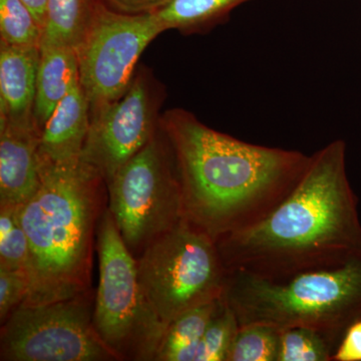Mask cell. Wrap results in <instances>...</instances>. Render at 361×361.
Listing matches in <instances>:
<instances>
[{
    "label": "cell",
    "mask_w": 361,
    "mask_h": 361,
    "mask_svg": "<svg viewBox=\"0 0 361 361\" xmlns=\"http://www.w3.org/2000/svg\"><path fill=\"white\" fill-rule=\"evenodd\" d=\"M160 127L177 161L184 219L215 241L264 219L295 189L311 160L218 132L184 109L161 114Z\"/></svg>",
    "instance_id": "obj_1"
},
{
    "label": "cell",
    "mask_w": 361,
    "mask_h": 361,
    "mask_svg": "<svg viewBox=\"0 0 361 361\" xmlns=\"http://www.w3.org/2000/svg\"><path fill=\"white\" fill-rule=\"evenodd\" d=\"M228 271L284 278L336 267L361 255V222L336 140L311 155L300 182L260 222L216 241Z\"/></svg>",
    "instance_id": "obj_2"
},
{
    "label": "cell",
    "mask_w": 361,
    "mask_h": 361,
    "mask_svg": "<svg viewBox=\"0 0 361 361\" xmlns=\"http://www.w3.org/2000/svg\"><path fill=\"white\" fill-rule=\"evenodd\" d=\"M106 182L84 161L40 163V184L20 209L28 240L30 287L23 305L90 291L94 231L106 207Z\"/></svg>",
    "instance_id": "obj_3"
},
{
    "label": "cell",
    "mask_w": 361,
    "mask_h": 361,
    "mask_svg": "<svg viewBox=\"0 0 361 361\" xmlns=\"http://www.w3.org/2000/svg\"><path fill=\"white\" fill-rule=\"evenodd\" d=\"M223 298L239 327H306L341 341L361 318V255L336 267L284 278L229 271Z\"/></svg>",
    "instance_id": "obj_4"
},
{
    "label": "cell",
    "mask_w": 361,
    "mask_h": 361,
    "mask_svg": "<svg viewBox=\"0 0 361 361\" xmlns=\"http://www.w3.org/2000/svg\"><path fill=\"white\" fill-rule=\"evenodd\" d=\"M99 282L94 327L120 360H155L166 327L140 284L137 259L130 253L108 206L97 228Z\"/></svg>",
    "instance_id": "obj_5"
},
{
    "label": "cell",
    "mask_w": 361,
    "mask_h": 361,
    "mask_svg": "<svg viewBox=\"0 0 361 361\" xmlns=\"http://www.w3.org/2000/svg\"><path fill=\"white\" fill-rule=\"evenodd\" d=\"M137 262L145 296L166 329L182 313L224 295L229 271L217 243L186 219L149 244Z\"/></svg>",
    "instance_id": "obj_6"
},
{
    "label": "cell",
    "mask_w": 361,
    "mask_h": 361,
    "mask_svg": "<svg viewBox=\"0 0 361 361\" xmlns=\"http://www.w3.org/2000/svg\"><path fill=\"white\" fill-rule=\"evenodd\" d=\"M106 191L109 210L135 259L184 219L177 161L161 127L114 176Z\"/></svg>",
    "instance_id": "obj_7"
},
{
    "label": "cell",
    "mask_w": 361,
    "mask_h": 361,
    "mask_svg": "<svg viewBox=\"0 0 361 361\" xmlns=\"http://www.w3.org/2000/svg\"><path fill=\"white\" fill-rule=\"evenodd\" d=\"M92 290L42 305L21 304L1 324L2 361L120 360L94 327Z\"/></svg>",
    "instance_id": "obj_8"
},
{
    "label": "cell",
    "mask_w": 361,
    "mask_h": 361,
    "mask_svg": "<svg viewBox=\"0 0 361 361\" xmlns=\"http://www.w3.org/2000/svg\"><path fill=\"white\" fill-rule=\"evenodd\" d=\"M164 32L157 13L127 16L99 2L92 25L75 49L90 114L125 94L140 56Z\"/></svg>",
    "instance_id": "obj_9"
},
{
    "label": "cell",
    "mask_w": 361,
    "mask_h": 361,
    "mask_svg": "<svg viewBox=\"0 0 361 361\" xmlns=\"http://www.w3.org/2000/svg\"><path fill=\"white\" fill-rule=\"evenodd\" d=\"M165 87L148 68H137L120 99L90 114L80 161L106 185L158 132Z\"/></svg>",
    "instance_id": "obj_10"
},
{
    "label": "cell",
    "mask_w": 361,
    "mask_h": 361,
    "mask_svg": "<svg viewBox=\"0 0 361 361\" xmlns=\"http://www.w3.org/2000/svg\"><path fill=\"white\" fill-rule=\"evenodd\" d=\"M39 139L33 120H0V205L23 206L39 189Z\"/></svg>",
    "instance_id": "obj_11"
},
{
    "label": "cell",
    "mask_w": 361,
    "mask_h": 361,
    "mask_svg": "<svg viewBox=\"0 0 361 361\" xmlns=\"http://www.w3.org/2000/svg\"><path fill=\"white\" fill-rule=\"evenodd\" d=\"M90 104L78 82L56 106L40 133V163L78 161L90 129Z\"/></svg>",
    "instance_id": "obj_12"
},
{
    "label": "cell",
    "mask_w": 361,
    "mask_h": 361,
    "mask_svg": "<svg viewBox=\"0 0 361 361\" xmlns=\"http://www.w3.org/2000/svg\"><path fill=\"white\" fill-rule=\"evenodd\" d=\"M40 47L0 42V120H33Z\"/></svg>",
    "instance_id": "obj_13"
},
{
    "label": "cell",
    "mask_w": 361,
    "mask_h": 361,
    "mask_svg": "<svg viewBox=\"0 0 361 361\" xmlns=\"http://www.w3.org/2000/svg\"><path fill=\"white\" fill-rule=\"evenodd\" d=\"M80 82L78 54L65 45H40L33 121L42 133L58 104Z\"/></svg>",
    "instance_id": "obj_14"
},
{
    "label": "cell",
    "mask_w": 361,
    "mask_h": 361,
    "mask_svg": "<svg viewBox=\"0 0 361 361\" xmlns=\"http://www.w3.org/2000/svg\"><path fill=\"white\" fill-rule=\"evenodd\" d=\"M253 0H171L157 13L166 32L203 35L229 20L237 7Z\"/></svg>",
    "instance_id": "obj_15"
},
{
    "label": "cell",
    "mask_w": 361,
    "mask_h": 361,
    "mask_svg": "<svg viewBox=\"0 0 361 361\" xmlns=\"http://www.w3.org/2000/svg\"><path fill=\"white\" fill-rule=\"evenodd\" d=\"M99 0H49L40 45L77 49L89 30Z\"/></svg>",
    "instance_id": "obj_16"
},
{
    "label": "cell",
    "mask_w": 361,
    "mask_h": 361,
    "mask_svg": "<svg viewBox=\"0 0 361 361\" xmlns=\"http://www.w3.org/2000/svg\"><path fill=\"white\" fill-rule=\"evenodd\" d=\"M222 298L202 304L178 316L166 329L155 361H185L219 310Z\"/></svg>",
    "instance_id": "obj_17"
},
{
    "label": "cell",
    "mask_w": 361,
    "mask_h": 361,
    "mask_svg": "<svg viewBox=\"0 0 361 361\" xmlns=\"http://www.w3.org/2000/svg\"><path fill=\"white\" fill-rule=\"evenodd\" d=\"M339 341L306 327L282 330L277 361H332Z\"/></svg>",
    "instance_id": "obj_18"
},
{
    "label": "cell",
    "mask_w": 361,
    "mask_h": 361,
    "mask_svg": "<svg viewBox=\"0 0 361 361\" xmlns=\"http://www.w3.org/2000/svg\"><path fill=\"white\" fill-rule=\"evenodd\" d=\"M239 324L230 306L222 298L213 319L185 361H226L228 351L238 334Z\"/></svg>",
    "instance_id": "obj_19"
},
{
    "label": "cell",
    "mask_w": 361,
    "mask_h": 361,
    "mask_svg": "<svg viewBox=\"0 0 361 361\" xmlns=\"http://www.w3.org/2000/svg\"><path fill=\"white\" fill-rule=\"evenodd\" d=\"M42 27L23 0H0V42L40 47Z\"/></svg>",
    "instance_id": "obj_20"
},
{
    "label": "cell",
    "mask_w": 361,
    "mask_h": 361,
    "mask_svg": "<svg viewBox=\"0 0 361 361\" xmlns=\"http://www.w3.org/2000/svg\"><path fill=\"white\" fill-rule=\"evenodd\" d=\"M20 207L0 205V267L27 271L30 247L20 223Z\"/></svg>",
    "instance_id": "obj_21"
},
{
    "label": "cell",
    "mask_w": 361,
    "mask_h": 361,
    "mask_svg": "<svg viewBox=\"0 0 361 361\" xmlns=\"http://www.w3.org/2000/svg\"><path fill=\"white\" fill-rule=\"evenodd\" d=\"M279 334L266 325L239 327L226 361H277Z\"/></svg>",
    "instance_id": "obj_22"
},
{
    "label": "cell",
    "mask_w": 361,
    "mask_h": 361,
    "mask_svg": "<svg viewBox=\"0 0 361 361\" xmlns=\"http://www.w3.org/2000/svg\"><path fill=\"white\" fill-rule=\"evenodd\" d=\"M30 287L27 271L0 267V322L4 324L9 315L25 300Z\"/></svg>",
    "instance_id": "obj_23"
},
{
    "label": "cell",
    "mask_w": 361,
    "mask_h": 361,
    "mask_svg": "<svg viewBox=\"0 0 361 361\" xmlns=\"http://www.w3.org/2000/svg\"><path fill=\"white\" fill-rule=\"evenodd\" d=\"M104 6L115 13L127 16L158 13L171 0H99Z\"/></svg>",
    "instance_id": "obj_24"
},
{
    "label": "cell",
    "mask_w": 361,
    "mask_h": 361,
    "mask_svg": "<svg viewBox=\"0 0 361 361\" xmlns=\"http://www.w3.org/2000/svg\"><path fill=\"white\" fill-rule=\"evenodd\" d=\"M332 361H361V318L346 330Z\"/></svg>",
    "instance_id": "obj_25"
},
{
    "label": "cell",
    "mask_w": 361,
    "mask_h": 361,
    "mask_svg": "<svg viewBox=\"0 0 361 361\" xmlns=\"http://www.w3.org/2000/svg\"><path fill=\"white\" fill-rule=\"evenodd\" d=\"M26 6L30 9V11L39 21L40 26L44 30L45 16H47V7L49 0H23Z\"/></svg>",
    "instance_id": "obj_26"
}]
</instances>
